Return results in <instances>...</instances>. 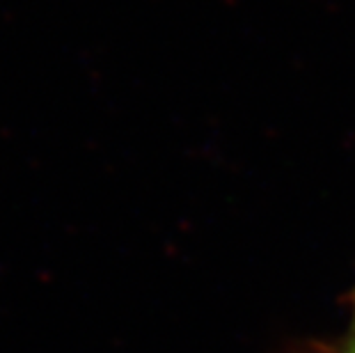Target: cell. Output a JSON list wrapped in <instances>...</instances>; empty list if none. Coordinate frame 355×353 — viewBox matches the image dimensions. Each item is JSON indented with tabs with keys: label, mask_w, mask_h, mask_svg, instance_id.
<instances>
[{
	"label": "cell",
	"mask_w": 355,
	"mask_h": 353,
	"mask_svg": "<svg viewBox=\"0 0 355 353\" xmlns=\"http://www.w3.org/2000/svg\"><path fill=\"white\" fill-rule=\"evenodd\" d=\"M346 353H355V340H353V344H351V347H349V351H346Z\"/></svg>",
	"instance_id": "6da1fadb"
}]
</instances>
